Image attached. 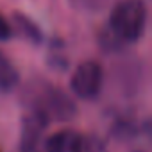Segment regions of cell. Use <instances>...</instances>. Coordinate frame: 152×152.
Returning a JSON list of instances; mask_svg holds the SVG:
<instances>
[{
    "label": "cell",
    "mask_w": 152,
    "mask_h": 152,
    "mask_svg": "<svg viewBox=\"0 0 152 152\" xmlns=\"http://www.w3.org/2000/svg\"><path fill=\"white\" fill-rule=\"evenodd\" d=\"M147 27V6L143 0H120L111 9L109 22L100 34V47L106 52H118L136 43Z\"/></svg>",
    "instance_id": "cell-1"
},
{
    "label": "cell",
    "mask_w": 152,
    "mask_h": 152,
    "mask_svg": "<svg viewBox=\"0 0 152 152\" xmlns=\"http://www.w3.org/2000/svg\"><path fill=\"white\" fill-rule=\"evenodd\" d=\"M104 84V68L99 61H83L70 77V90L81 100H95Z\"/></svg>",
    "instance_id": "cell-2"
},
{
    "label": "cell",
    "mask_w": 152,
    "mask_h": 152,
    "mask_svg": "<svg viewBox=\"0 0 152 152\" xmlns=\"http://www.w3.org/2000/svg\"><path fill=\"white\" fill-rule=\"evenodd\" d=\"M34 107L45 111L48 115V118L57 120V122H70L77 116V104L72 100L70 95H66L61 88L43 83L38 97H36V104Z\"/></svg>",
    "instance_id": "cell-3"
},
{
    "label": "cell",
    "mask_w": 152,
    "mask_h": 152,
    "mask_svg": "<svg viewBox=\"0 0 152 152\" xmlns=\"http://www.w3.org/2000/svg\"><path fill=\"white\" fill-rule=\"evenodd\" d=\"M48 124H50L48 115L38 107H32L27 115H23L20 131V152H34Z\"/></svg>",
    "instance_id": "cell-4"
},
{
    "label": "cell",
    "mask_w": 152,
    "mask_h": 152,
    "mask_svg": "<svg viewBox=\"0 0 152 152\" xmlns=\"http://www.w3.org/2000/svg\"><path fill=\"white\" fill-rule=\"evenodd\" d=\"M13 22H15L16 29L22 32V36L27 41H31L32 45H41V41H43V31L39 29V25L31 16L16 11V13H13Z\"/></svg>",
    "instance_id": "cell-5"
},
{
    "label": "cell",
    "mask_w": 152,
    "mask_h": 152,
    "mask_svg": "<svg viewBox=\"0 0 152 152\" xmlns=\"http://www.w3.org/2000/svg\"><path fill=\"white\" fill-rule=\"evenodd\" d=\"M20 83V73L13 63L0 52V93L13 91Z\"/></svg>",
    "instance_id": "cell-6"
},
{
    "label": "cell",
    "mask_w": 152,
    "mask_h": 152,
    "mask_svg": "<svg viewBox=\"0 0 152 152\" xmlns=\"http://www.w3.org/2000/svg\"><path fill=\"white\" fill-rule=\"evenodd\" d=\"M68 152H107L104 141L93 134H75Z\"/></svg>",
    "instance_id": "cell-7"
},
{
    "label": "cell",
    "mask_w": 152,
    "mask_h": 152,
    "mask_svg": "<svg viewBox=\"0 0 152 152\" xmlns=\"http://www.w3.org/2000/svg\"><path fill=\"white\" fill-rule=\"evenodd\" d=\"M75 134L77 132L72 129H61V131L50 134L45 140V152H68Z\"/></svg>",
    "instance_id": "cell-8"
},
{
    "label": "cell",
    "mask_w": 152,
    "mask_h": 152,
    "mask_svg": "<svg viewBox=\"0 0 152 152\" xmlns=\"http://www.w3.org/2000/svg\"><path fill=\"white\" fill-rule=\"evenodd\" d=\"M111 132H113V136H115L116 140H129V138H134V136L140 132V127H138L136 124H132L131 120L122 118V120H118V122L113 125Z\"/></svg>",
    "instance_id": "cell-9"
},
{
    "label": "cell",
    "mask_w": 152,
    "mask_h": 152,
    "mask_svg": "<svg viewBox=\"0 0 152 152\" xmlns=\"http://www.w3.org/2000/svg\"><path fill=\"white\" fill-rule=\"evenodd\" d=\"M111 0H70V4L83 11H100L104 9Z\"/></svg>",
    "instance_id": "cell-10"
},
{
    "label": "cell",
    "mask_w": 152,
    "mask_h": 152,
    "mask_svg": "<svg viewBox=\"0 0 152 152\" xmlns=\"http://www.w3.org/2000/svg\"><path fill=\"white\" fill-rule=\"evenodd\" d=\"M47 64H48L52 70H56V72H66V70H68V59H66L64 56L52 54V56H48Z\"/></svg>",
    "instance_id": "cell-11"
},
{
    "label": "cell",
    "mask_w": 152,
    "mask_h": 152,
    "mask_svg": "<svg viewBox=\"0 0 152 152\" xmlns=\"http://www.w3.org/2000/svg\"><path fill=\"white\" fill-rule=\"evenodd\" d=\"M13 38V27L6 20V16L0 13V41H9Z\"/></svg>",
    "instance_id": "cell-12"
},
{
    "label": "cell",
    "mask_w": 152,
    "mask_h": 152,
    "mask_svg": "<svg viewBox=\"0 0 152 152\" xmlns=\"http://www.w3.org/2000/svg\"><path fill=\"white\" fill-rule=\"evenodd\" d=\"M132 152H147V150H141V148H136V150H132Z\"/></svg>",
    "instance_id": "cell-13"
}]
</instances>
